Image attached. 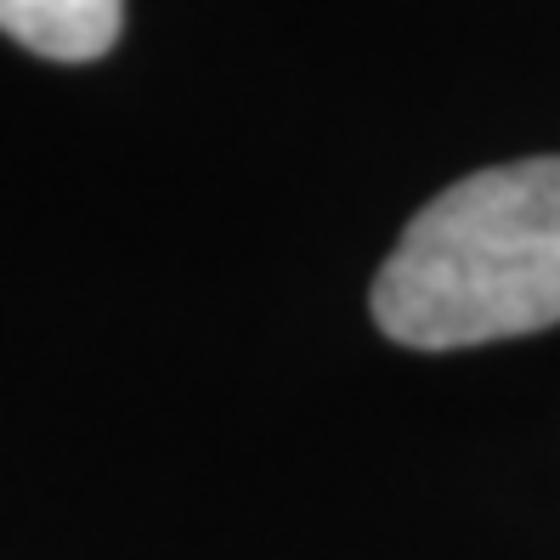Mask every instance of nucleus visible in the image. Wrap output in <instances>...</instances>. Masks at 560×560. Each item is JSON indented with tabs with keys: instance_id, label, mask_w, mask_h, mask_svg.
Masks as SVG:
<instances>
[{
	"instance_id": "1",
	"label": "nucleus",
	"mask_w": 560,
	"mask_h": 560,
	"mask_svg": "<svg viewBox=\"0 0 560 560\" xmlns=\"http://www.w3.org/2000/svg\"><path fill=\"white\" fill-rule=\"evenodd\" d=\"M397 346L458 351L560 323V153L492 164L424 205L374 278Z\"/></svg>"
},
{
	"instance_id": "2",
	"label": "nucleus",
	"mask_w": 560,
	"mask_h": 560,
	"mask_svg": "<svg viewBox=\"0 0 560 560\" xmlns=\"http://www.w3.org/2000/svg\"><path fill=\"white\" fill-rule=\"evenodd\" d=\"M125 0H0V28L51 62H91L119 40Z\"/></svg>"
}]
</instances>
